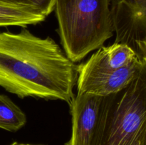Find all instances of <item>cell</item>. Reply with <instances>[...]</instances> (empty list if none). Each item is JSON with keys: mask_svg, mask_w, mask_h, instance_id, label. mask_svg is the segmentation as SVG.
Returning a JSON list of instances; mask_svg holds the SVG:
<instances>
[{"mask_svg": "<svg viewBox=\"0 0 146 145\" xmlns=\"http://www.w3.org/2000/svg\"><path fill=\"white\" fill-rule=\"evenodd\" d=\"M78 65L50 37L27 28L0 33V86L20 98L59 100L70 105Z\"/></svg>", "mask_w": 146, "mask_h": 145, "instance_id": "cell-1", "label": "cell"}, {"mask_svg": "<svg viewBox=\"0 0 146 145\" xmlns=\"http://www.w3.org/2000/svg\"><path fill=\"white\" fill-rule=\"evenodd\" d=\"M111 0H56L58 32L74 63L101 48L114 32Z\"/></svg>", "mask_w": 146, "mask_h": 145, "instance_id": "cell-2", "label": "cell"}, {"mask_svg": "<svg viewBox=\"0 0 146 145\" xmlns=\"http://www.w3.org/2000/svg\"><path fill=\"white\" fill-rule=\"evenodd\" d=\"M129 83L104 97L96 145H146V60Z\"/></svg>", "mask_w": 146, "mask_h": 145, "instance_id": "cell-3", "label": "cell"}, {"mask_svg": "<svg viewBox=\"0 0 146 145\" xmlns=\"http://www.w3.org/2000/svg\"><path fill=\"white\" fill-rule=\"evenodd\" d=\"M104 97L88 93L74 96L69 105L71 136L66 145L96 144Z\"/></svg>", "mask_w": 146, "mask_h": 145, "instance_id": "cell-4", "label": "cell"}, {"mask_svg": "<svg viewBox=\"0 0 146 145\" xmlns=\"http://www.w3.org/2000/svg\"><path fill=\"white\" fill-rule=\"evenodd\" d=\"M115 43L135 52L136 44L146 37V0H111Z\"/></svg>", "mask_w": 146, "mask_h": 145, "instance_id": "cell-5", "label": "cell"}, {"mask_svg": "<svg viewBox=\"0 0 146 145\" xmlns=\"http://www.w3.org/2000/svg\"><path fill=\"white\" fill-rule=\"evenodd\" d=\"M142 60L139 57L128 65L113 71L78 70V93H88L107 96L125 88L140 68Z\"/></svg>", "mask_w": 146, "mask_h": 145, "instance_id": "cell-6", "label": "cell"}, {"mask_svg": "<svg viewBox=\"0 0 146 145\" xmlns=\"http://www.w3.org/2000/svg\"><path fill=\"white\" fill-rule=\"evenodd\" d=\"M136 53L125 44L114 43L108 47H101L85 63L78 65L82 71H113L128 65L138 58Z\"/></svg>", "mask_w": 146, "mask_h": 145, "instance_id": "cell-7", "label": "cell"}, {"mask_svg": "<svg viewBox=\"0 0 146 145\" xmlns=\"http://www.w3.org/2000/svg\"><path fill=\"white\" fill-rule=\"evenodd\" d=\"M46 17L35 6L16 5L0 1V27H26L39 24L46 19Z\"/></svg>", "mask_w": 146, "mask_h": 145, "instance_id": "cell-8", "label": "cell"}, {"mask_svg": "<svg viewBox=\"0 0 146 145\" xmlns=\"http://www.w3.org/2000/svg\"><path fill=\"white\" fill-rule=\"evenodd\" d=\"M27 116L8 96L0 94V128L17 132L27 123Z\"/></svg>", "mask_w": 146, "mask_h": 145, "instance_id": "cell-9", "label": "cell"}, {"mask_svg": "<svg viewBox=\"0 0 146 145\" xmlns=\"http://www.w3.org/2000/svg\"><path fill=\"white\" fill-rule=\"evenodd\" d=\"M32 1L46 16H48L55 8L56 0H32Z\"/></svg>", "mask_w": 146, "mask_h": 145, "instance_id": "cell-10", "label": "cell"}, {"mask_svg": "<svg viewBox=\"0 0 146 145\" xmlns=\"http://www.w3.org/2000/svg\"><path fill=\"white\" fill-rule=\"evenodd\" d=\"M135 53L140 58H145L146 60V37L137 43Z\"/></svg>", "mask_w": 146, "mask_h": 145, "instance_id": "cell-11", "label": "cell"}, {"mask_svg": "<svg viewBox=\"0 0 146 145\" xmlns=\"http://www.w3.org/2000/svg\"><path fill=\"white\" fill-rule=\"evenodd\" d=\"M1 2L7 3V4H16V5L24 6H36L34 4L32 0H0Z\"/></svg>", "mask_w": 146, "mask_h": 145, "instance_id": "cell-12", "label": "cell"}, {"mask_svg": "<svg viewBox=\"0 0 146 145\" xmlns=\"http://www.w3.org/2000/svg\"><path fill=\"white\" fill-rule=\"evenodd\" d=\"M19 144V143L18 142H14V143H12L11 144V145H18Z\"/></svg>", "mask_w": 146, "mask_h": 145, "instance_id": "cell-13", "label": "cell"}, {"mask_svg": "<svg viewBox=\"0 0 146 145\" xmlns=\"http://www.w3.org/2000/svg\"><path fill=\"white\" fill-rule=\"evenodd\" d=\"M18 145H33V144H19Z\"/></svg>", "mask_w": 146, "mask_h": 145, "instance_id": "cell-14", "label": "cell"}]
</instances>
